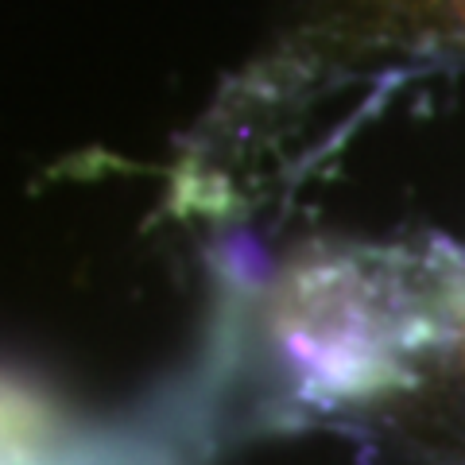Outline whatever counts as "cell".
Listing matches in <instances>:
<instances>
[{"mask_svg": "<svg viewBox=\"0 0 465 465\" xmlns=\"http://www.w3.org/2000/svg\"><path fill=\"white\" fill-rule=\"evenodd\" d=\"M0 465H20V461L12 458V454H0Z\"/></svg>", "mask_w": 465, "mask_h": 465, "instance_id": "7a4b0ae2", "label": "cell"}, {"mask_svg": "<svg viewBox=\"0 0 465 465\" xmlns=\"http://www.w3.org/2000/svg\"><path fill=\"white\" fill-rule=\"evenodd\" d=\"M454 16L465 24V0H454Z\"/></svg>", "mask_w": 465, "mask_h": 465, "instance_id": "6da1fadb", "label": "cell"}]
</instances>
